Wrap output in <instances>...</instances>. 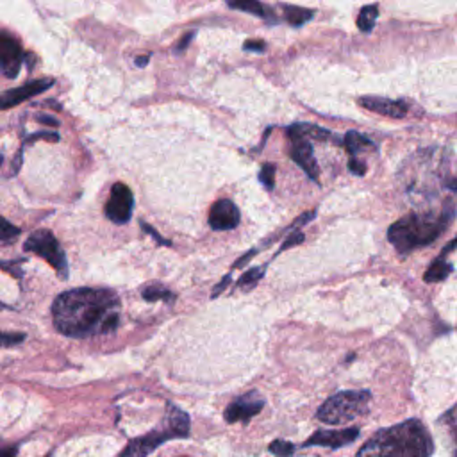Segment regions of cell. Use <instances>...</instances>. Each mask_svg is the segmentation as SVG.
<instances>
[{"label":"cell","mask_w":457,"mask_h":457,"mask_svg":"<svg viewBox=\"0 0 457 457\" xmlns=\"http://www.w3.org/2000/svg\"><path fill=\"white\" fill-rule=\"evenodd\" d=\"M120 309V299L113 289L77 288L54 300L52 320L54 327L68 338H93L116 331Z\"/></svg>","instance_id":"1"},{"label":"cell","mask_w":457,"mask_h":457,"mask_svg":"<svg viewBox=\"0 0 457 457\" xmlns=\"http://www.w3.org/2000/svg\"><path fill=\"white\" fill-rule=\"evenodd\" d=\"M432 436L420 420H407L381 429L361 446L357 457H430Z\"/></svg>","instance_id":"2"},{"label":"cell","mask_w":457,"mask_h":457,"mask_svg":"<svg viewBox=\"0 0 457 457\" xmlns=\"http://www.w3.org/2000/svg\"><path fill=\"white\" fill-rule=\"evenodd\" d=\"M453 217L456 214L449 207L443 209L439 214H407L388 228V240L400 254H409L434 243L445 233Z\"/></svg>","instance_id":"3"},{"label":"cell","mask_w":457,"mask_h":457,"mask_svg":"<svg viewBox=\"0 0 457 457\" xmlns=\"http://www.w3.org/2000/svg\"><path fill=\"white\" fill-rule=\"evenodd\" d=\"M189 434V416L179 407L168 404L166 418L161 429H156L146 436L129 442L120 457H149L159 445L175 437H186Z\"/></svg>","instance_id":"4"},{"label":"cell","mask_w":457,"mask_h":457,"mask_svg":"<svg viewBox=\"0 0 457 457\" xmlns=\"http://www.w3.org/2000/svg\"><path fill=\"white\" fill-rule=\"evenodd\" d=\"M370 391H341L322 404L316 418L327 425H345L367 414L370 409Z\"/></svg>","instance_id":"5"},{"label":"cell","mask_w":457,"mask_h":457,"mask_svg":"<svg viewBox=\"0 0 457 457\" xmlns=\"http://www.w3.org/2000/svg\"><path fill=\"white\" fill-rule=\"evenodd\" d=\"M25 252L38 254L40 257H43L52 268L55 270V273L61 279H68V261L64 256V250L61 249L60 241L55 240L54 234L47 228H38L29 236V240L24 245Z\"/></svg>","instance_id":"6"},{"label":"cell","mask_w":457,"mask_h":457,"mask_svg":"<svg viewBox=\"0 0 457 457\" xmlns=\"http://www.w3.org/2000/svg\"><path fill=\"white\" fill-rule=\"evenodd\" d=\"M24 63V50L15 34L0 29V71L8 79H15Z\"/></svg>","instance_id":"7"},{"label":"cell","mask_w":457,"mask_h":457,"mask_svg":"<svg viewBox=\"0 0 457 457\" xmlns=\"http://www.w3.org/2000/svg\"><path fill=\"white\" fill-rule=\"evenodd\" d=\"M132 207H135V198H132V191L129 189V186H125L123 182H116L111 188L109 200L106 204V217L113 224L123 225L132 217Z\"/></svg>","instance_id":"8"},{"label":"cell","mask_w":457,"mask_h":457,"mask_svg":"<svg viewBox=\"0 0 457 457\" xmlns=\"http://www.w3.org/2000/svg\"><path fill=\"white\" fill-rule=\"evenodd\" d=\"M263 407H264V398L261 397L257 391H250V393L243 395V397H238L234 402L228 404V407L225 409V414H224L225 422L247 423L250 418L259 414Z\"/></svg>","instance_id":"9"},{"label":"cell","mask_w":457,"mask_h":457,"mask_svg":"<svg viewBox=\"0 0 457 457\" xmlns=\"http://www.w3.org/2000/svg\"><path fill=\"white\" fill-rule=\"evenodd\" d=\"M288 136L289 139H292V143H289V145H292L289 146V156H292V159L306 172V175H308L311 181L318 182L320 168L315 159V150H313L311 139L296 135Z\"/></svg>","instance_id":"10"},{"label":"cell","mask_w":457,"mask_h":457,"mask_svg":"<svg viewBox=\"0 0 457 457\" xmlns=\"http://www.w3.org/2000/svg\"><path fill=\"white\" fill-rule=\"evenodd\" d=\"M50 86H54V81L52 79H38L31 81V83L24 84L20 88H15V90L4 91V93L0 95V109H11L15 106H20L25 100L47 91Z\"/></svg>","instance_id":"11"},{"label":"cell","mask_w":457,"mask_h":457,"mask_svg":"<svg viewBox=\"0 0 457 457\" xmlns=\"http://www.w3.org/2000/svg\"><path fill=\"white\" fill-rule=\"evenodd\" d=\"M240 224V209L233 200L221 198L217 200L209 211V225L213 231H231Z\"/></svg>","instance_id":"12"},{"label":"cell","mask_w":457,"mask_h":457,"mask_svg":"<svg viewBox=\"0 0 457 457\" xmlns=\"http://www.w3.org/2000/svg\"><path fill=\"white\" fill-rule=\"evenodd\" d=\"M359 436L357 427L352 429H341V430H316L308 442L303 443V446H329V449H341L350 443H354Z\"/></svg>","instance_id":"13"},{"label":"cell","mask_w":457,"mask_h":457,"mask_svg":"<svg viewBox=\"0 0 457 457\" xmlns=\"http://www.w3.org/2000/svg\"><path fill=\"white\" fill-rule=\"evenodd\" d=\"M359 104L368 111L384 114V116H391V118H404L407 114V104L402 100H391L383 99V97H363L359 99Z\"/></svg>","instance_id":"14"},{"label":"cell","mask_w":457,"mask_h":457,"mask_svg":"<svg viewBox=\"0 0 457 457\" xmlns=\"http://www.w3.org/2000/svg\"><path fill=\"white\" fill-rule=\"evenodd\" d=\"M227 6L233 9H240V11H247L250 15L259 16L263 20H268L270 24H277V18L273 16L272 9L266 8L261 2H256V0H236V2H228Z\"/></svg>","instance_id":"15"},{"label":"cell","mask_w":457,"mask_h":457,"mask_svg":"<svg viewBox=\"0 0 457 457\" xmlns=\"http://www.w3.org/2000/svg\"><path fill=\"white\" fill-rule=\"evenodd\" d=\"M343 145H345V149H347L350 159H357V156L361 154V152H364V150H375L374 143H371L368 138H364L363 135L355 132V130H350V132L345 135V138H343Z\"/></svg>","instance_id":"16"},{"label":"cell","mask_w":457,"mask_h":457,"mask_svg":"<svg viewBox=\"0 0 457 457\" xmlns=\"http://www.w3.org/2000/svg\"><path fill=\"white\" fill-rule=\"evenodd\" d=\"M288 135L303 136V138L308 139H322V142L332 138V135L327 129H323V127L318 125H309V123H296V125H292L288 129Z\"/></svg>","instance_id":"17"},{"label":"cell","mask_w":457,"mask_h":457,"mask_svg":"<svg viewBox=\"0 0 457 457\" xmlns=\"http://www.w3.org/2000/svg\"><path fill=\"white\" fill-rule=\"evenodd\" d=\"M282 9L284 18H286V22H288L289 25H293V27H302V25L311 20L313 15H315L311 9L296 8V6H282Z\"/></svg>","instance_id":"18"},{"label":"cell","mask_w":457,"mask_h":457,"mask_svg":"<svg viewBox=\"0 0 457 457\" xmlns=\"http://www.w3.org/2000/svg\"><path fill=\"white\" fill-rule=\"evenodd\" d=\"M450 272H452V264L446 263L443 257H439L430 264L423 279H425V282H442L450 275Z\"/></svg>","instance_id":"19"},{"label":"cell","mask_w":457,"mask_h":457,"mask_svg":"<svg viewBox=\"0 0 457 457\" xmlns=\"http://www.w3.org/2000/svg\"><path fill=\"white\" fill-rule=\"evenodd\" d=\"M143 299L146 300V302H156V300H165V302H174L175 300V295L172 292H168V289L165 288V286H161V284H150V286H146L145 289H143Z\"/></svg>","instance_id":"20"},{"label":"cell","mask_w":457,"mask_h":457,"mask_svg":"<svg viewBox=\"0 0 457 457\" xmlns=\"http://www.w3.org/2000/svg\"><path fill=\"white\" fill-rule=\"evenodd\" d=\"M377 16H378L377 6H364L357 16L359 31L371 32V29L375 27V22H377Z\"/></svg>","instance_id":"21"},{"label":"cell","mask_w":457,"mask_h":457,"mask_svg":"<svg viewBox=\"0 0 457 457\" xmlns=\"http://www.w3.org/2000/svg\"><path fill=\"white\" fill-rule=\"evenodd\" d=\"M263 275H264L263 266H259V268H250L249 272H245L243 275L240 277V280H238V288L249 292V289L256 288V284L263 279Z\"/></svg>","instance_id":"22"},{"label":"cell","mask_w":457,"mask_h":457,"mask_svg":"<svg viewBox=\"0 0 457 457\" xmlns=\"http://www.w3.org/2000/svg\"><path fill=\"white\" fill-rule=\"evenodd\" d=\"M18 236H20V228L6 220L4 217H0V243H9Z\"/></svg>","instance_id":"23"},{"label":"cell","mask_w":457,"mask_h":457,"mask_svg":"<svg viewBox=\"0 0 457 457\" xmlns=\"http://www.w3.org/2000/svg\"><path fill=\"white\" fill-rule=\"evenodd\" d=\"M270 452L275 457H292L295 453V445L284 439H275L273 443H270Z\"/></svg>","instance_id":"24"},{"label":"cell","mask_w":457,"mask_h":457,"mask_svg":"<svg viewBox=\"0 0 457 457\" xmlns=\"http://www.w3.org/2000/svg\"><path fill=\"white\" fill-rule=\"evenodd\" d=\"M259 181L261 184L266 186V189H273V186H275V165L266 163V165L261 166Z\"/></svg>","instance_id":"25"},{"label":"cell","mask_w":457,"mask_h":457,"mask_svg":"<svg viewBox=\"0 0 457 457\" xmlns=\"http://www.w3.org/2000/svg\"><path fill=\"white\" fill-rule=\"evenodd\" d=\"M24 339H25V334H8V332H0V348L20 345Z\"/></svg>","instance_id":"26"},{"label":"cell","mask_w":457,"mask_h":457,"mask_svg":"<svg viewBox=\"0 0 457 457\" xmlns=\"http://www.w3.org/2000/svg\"><path fill=\"white\" fill-rule=\"evenodd\" d=\"M302 241H303V234L300 233V231H293V233L288 236V240L284 241V245H280L279 252L292 249V247H295V245H300Z\"/></svg>","instance_id":"27"},{"label":"cell","mask_w":457,"mask_h":457,"mask_svg":"<svg viewBox=\"0 0 457 457\" xmlns=\"http://www.w3.org/2000/svg\"><path fill=\"white\" fill-rule=\"evenodd\" d=\"M348 170H350L354 175H364L367 174V165L359 159H350L348 161Z\"/></svg>","instance_id":"28"},{"label":"cell","mask_w":457,"mask_h":457,"mask_svg":"<svg viewBox=\"0 0 457 457\" xmlns=\"http://www.w3.org/2000/svg\"><path fill=\"white\" fill-rule=\"evenodd\" d=\"M243 48L245 50H252V52H263L264 48H266V43H264V41L249 40V41H245Z\"/></svg>","instance_id":"29"},{"label":"cell","mask_w":457,"mask_h":457,"mask_svg":"<svg viewBox=\"0 0 457 457\" xmlns=\"http://www.w3.org/2000/svg\"><path fill=\"white\" fill-rule=\"evenodd\" d=\"M228 284H231V273H228V275H225L224 280H220V282L217 284V288L213 289V293H211V296H213V299H217V296L220 295V293H224L225 289H227Z\"/></svg>","instance_id":"30"},{"label":"cell","mask_w":457,"mask_h":457,"mask_svg":"<svg viewBox=\"0 0 457 457\" xmlns=\"http://www.w3.org/2000/svg\"><path fill=\"white\" fill-rule=\"evenodd\" d=\"M142 227H143V228H145V233H149V234H150V236H154V240H158V241H159V243H161V245H170V241H166V240H163V238H161V236H159V234H158V233H156L154 228L150 227V225H146V224H142Z\"/></svg>","instance_id":"31"},{"label":"cell","mask_w":457,"mask_h":457,"mask_svg":"<svg viewBox=\"0 0 457 457\" xmlns=\"http://www.w3.org/2000/svg\"><path fill=\"white\" fill-rule=\"evenodd\" d=\"M36 120L41 123H47V125H50V127H60V120L50 118V116H47V114H40V116H38Z\"/></svg>","instance_id":"32"},{"label":"cell","mask_w":457,"mask_h":457,"mask_svg":"<svg viewBox=\"0 0 457 457\" xmlns=\"http://www.w3.org/2000/svg\"><path fill=\"white\" fill-rule=\"evenodd\" d=\"M257 252V250H250V252H247V254H245V256L243 257H241V259L240 261H236V263H234L233 264V268H240V266H243V264L245 263H247V261H249L250 259V257H252L254 256V254H256Z\"/></svg>","instance_id":"33"},{"label":"cell","mask_w":457,"mask_h":457,"mask_svg":"<svg viewBox=\"0 0 457 457\" xmlns=\"http://www.w3.org/2000/svg\"><path fill=\"white\" fill-rule=\"evenodd\" d=\"M193 36H195L193 32H189L188 36H184V38H182V40H181V43H179L177 50H184V48L188 47V41H189V40H193Z\"/></svg>","instance_id":"34"},{"label":"cell","mask_w":457,"mask_h":457,"mask_svg":"<svg viewBox=\"0 0 457 457\" xmlns=\"http://www.w3.org/2000/svg\"><path fill=\"white\" fill-rule=\"evenodd\" d=\"M456 249H457V238H456V240L452 241V245H449V247H445V249H443L442 256H439V257H443V259H445V256H446V254H449V252H452V250H456Z\"/></svg>","instance_id":"35"},{"label":"cell","mask_w":457,"mask_h":457,"mask_svg":"<svg viewBox=\"0 0 457 457\" xmlns=\"http://www.w3.org/2000/svg\"><path fill=\"white\" fill-rule=\"evenodd\" d=\"M0 457H16V449H0Z\"/></svg>","instance_id":"36"},{"label":"cell","mask_w":457,"mask_h":457,"mask_svg":"<svg viewBox=\"0 0 457 457\" xmlns=\"http://www.w3.org/2000/svg\"><path fill=\"white\" fill-rule=\"evenodd\" d=\"M146 63H149V55H139L136 60V67H145Z\"/></svg>","instance_id":"37"},{"label":"cell","mask_w":457,"mask_h":457,"mask_svg":"<svg viewBox=\"0 0 457 457\" xmlns=\"http://www.w3.org/2000/svg\"><path fill=\"white\" fill-rule=\"evenodd\" d=\"M450 416V423H457V407L452 411V413H449Z\"/></svg>","instance_id":"38"},{"label":"cell","mask_w":457,"mask_h":457,"mask_svg":"<svg viewBox=\"0 0 457 457\" xmlns=\"http://www.w3.org/2000/svg\"><path fill=\"white\" fill-rule=\"evenodd\" d=\"M0 165H2V154H0Z\"/></svg>","instance_id":"39"}]
</instances>
